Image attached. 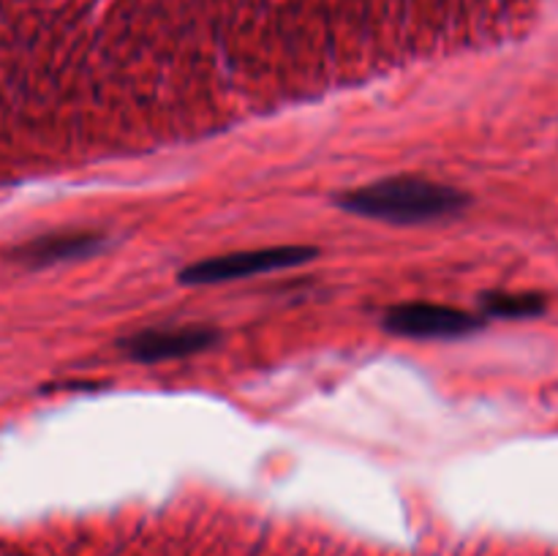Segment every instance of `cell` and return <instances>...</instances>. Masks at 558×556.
Segmentation results:
<instances>
[{
  "instance_id": "obj_3",
  "label": "cell",
  "mask_w": 558,
  "mask_h": 556,
  "mask_svg": "<svg viewBox=\"0 0 558 556\" xmlns=\"http://www.w3.org/2000/svg\"><path fill=\"white\" fill-rule=\"evenodd\" d=\"M381 325L403 338H461L480 330L483 319L452 305L401 303L387 311Z\"/></svg>"
},
{
  "instance_id": "obj_2",
  "label": "cell",
  "mask_w": 558,
  "mask_h": 556,
  "mask_svg": "<svg viewBox=\"0 0 558 556\" xmlns=\"http://www.w3.org/2000/svg\"><path fill=\"white\" fill-rule=\"evenodd\" d=\"M314 256L316 249H308V245H267V249L234 251V254L194 262V265H189L180 273V283H189V287L229 283L238 281V278L262 276V273L289 270V267L305 265Z\"/></svg>"
},
{
  "instance_id": "obj_6",
  "label": "cell",
  "mask_w": 558,
  "mask_h": 556,
  "mask_svg": "<svg viewBox=\"0 0 558 556\" xmlns=\"http://www.w3.org/2000/svg\"><path fill=\"white\" fill-rule=\"evenodd\" d=\"M483 309L485 314L499 319H532L545 311V298L529 292H494L485 294Z\"/></svg>"
},
{
  "instance_id": "obj_4",
  "label": "cell",
  "mask_w": 558,
  "mask_h": 556,
  "mask_svg": "<svg viewBox=\"0 0 558 556\" xmlns=\"http://www.w3.org/2000/svg\"><path fill=\"white\" fill-rule=\"evenodd\" d=\"M218 341L216 327L207 325H167L147 327L123 341V349L140 363H163L199 354Z\"/></svg>"
},
{
  "instance_id": "obj_1",
  "label": "cell",
  "mask_w": 558,
  "mask_h": 556,
  "mask_svg": "<svg viewBox=\"0 0 558 556\" xmlns=\"http://www.w3.org/2000/svg\"><path fill=\"white\" fill-rule=\"evenodd\" d=\"M466 202L458 189L423 178H387L338 196L341 210L385 223L445 221L458 216Z\"/></svg>"
},
{
  "instance_id": "obj_5",
  "label": "cell",
  "mask_w": 558,
  "mask_h": 556,
  "mask_svg": "<svg viewBox=\"0 0 558 556\" xmlns=\"http://www.w3.org/2000/svg\"><path fill=\"white\" fill-rule=\"evenodd\" d=\"M104 249V238L93 232H69V234H52V238H41L27 243L20 251V259L31 262V265H54V262L69 259H85L96 251Z\"/></svg>"
}]
</instances>
